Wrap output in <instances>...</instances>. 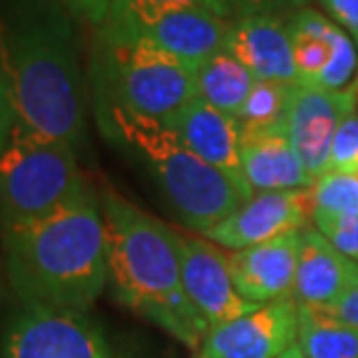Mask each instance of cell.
<instances>
[{"label": "cell", "instance_id": "6da1fadb", "mask_svg": "<svg viewBox=\"0 0 358 358\" xmlns=\"http://www.w3.org/2000/svg\"><path fill=\"white\" fill-rule=\"evenodd\" d=\"M72 21L51 0H0V67L17 123L79 153L88 141V90Z\"/></svg>", "mask_w": 358, "mask_h": 358}, {"label": "cell", "instance_id": "7a4b0ae2", "mask_svg": "<svg viewBox=\"0 0 358 358\" xmlns=\"http://www.w3.org/2000/svg\"><path fill=\"white\" fill-rule=\"evenodd\" d=\"M0 248L19 306L90 312L109 287L102 194L90 182L49 215L0 229Z\"/></svg>", "mask_w": 358, "mask_h": 358}, {"label": "cell", "instance_id": "3957f363", "mask_svg": "<svg viewBox=\"0 0 358 358\" xmlns=\"http://www.w3.org/2000/svg\"><path fill=\"white\" fill-rule=\"evenodd\" d=\"M100 194L111 299L196 354L210 329L182 289L178 229L116 189H102Z\"/></svg>", "mask_w": 358, "mask_h": 358}, {"label": "cell", "instance_id": "277c9868", "mask_svg": "<svg viewBox=\"0 0 358 358\" xmlns=\"http://www.w3.org/2000/svg\"><path fill=\"white\" fill-rule=\"evenodd\" d=\"M93 111L106 141L143 166L187 231L213 229L252 196L227 173L194 155L159 120L116 106H93Z\"/></svg>", "mask_w": 358, "mask_h": 358}, {"label": "cell", "instance_id": "5b68a950", "mask_svg": "<svg viewBox=\"0 0 358 358\" xmlns=\"http://www.w3.org/2000/svg\"><path fill=\"white\" fill-rule=\"evenodd\" d=\"M88 81L93 106H116L159 123L196 97L192 65L106 26L95 30Z\"/></svg>", "mask_w": 358, "mask_h": 358}, {"label": "cell", "instance_id": "8992f818", "mask_svg": "<svg viewBox=\"0 0 358 358\" xmlns=\"http://www.w3.org/2000/svg\"><path fill=\"white\" fill-rule=\"evenodd\" d=\"M86 185L70 143L17 123L0 153V229L49 215Z\"/></svg>", "mask_w": 358, "mask_h": 358}, {"label": "cell", "instance_id": "52a82bcc", "mask_svg": "<svg viewBox=\"0 0 358 358\" xmlns=\"http://www.w3.org/2000/svg\"><path fill=\"white\" fill-rule=\"evenodd\" d=\"M0 358H129L90 312L17 306L0 331Z\"/></svg>", "mask_w": 358, "mask_h": 358}, {"label": "cell", "instance_id": "ba28073f", "mask_svg": "<svg viewBox=\"0 0 358 358\" xmlns=\"http://www.w3.org/2000/svg\"><path fill=\"white\" fill-rule=\"evenodd\" d=\"M294 44L296 86L340 90L356 79L358 49L354 40L322 10L301 7L287 17Z\"/></svg>", "mask_w": 358, "mask_h": 358}, {"label": "cell", "instance_id": "9c48e42d", "mask_svg": "<svg viewBox=\"0 0 358 358\" xmlns=\"http://www.w3.org/2000/svg\"><path fill=\"white\" fill-rule=\"evenodd\" d=\"M299 342V303L280 299L229 322L213 326L199 358H280Z\"/></svg>", "mask_w": 358, "mask_h": 358}, {"label": "cell", "instance_id": "30bf717a", "mask_svg": "<svg viewBox=\"0 0 358 358\" xmlns=\"http://www.w3.org/2000/svg\"><path fill=\"white\" fill-rule=\"evenodd\" d=\"M358 106V77L340 90L294 86L289 106L287 132L296 155L312 180L329 169L333 139L340 125L356 113Z\"/></svg>", "mask_w": 358, "mask_h": 358}, {"label": "cell", "instance_id": "8fae6325", "mask_svg": "<svg viewBox=\"0 0 358 358\" xmlns=\"http://www.w3.org/2000/svg\"><path fill=\"white\" fill-rule=\"evenodd\" d=\"M182 289L208 329L257 310L234 285L229 255L199 234L178 229Z\"/></svg>", "mask_w": 358, "mask_h": 358}, {"label": "cell", "instance_id": "7c38bea8", "mask_svg": "<svg viewBox=\"0 0 358 358\" xmlns=\"http://www.w3.org/2000/svg\"><path fill=\"white\" fill-rule=\"evenodd\" d=\"M310 187L287 192H255L238 210L199 236L227 252H236L303 229L310 224Z\"/></svg>", "mask_w": 358, "mask_h": 358}, {"label": "cell", "instance_id": "4fadbf2b", "mask_svg": "<svg viewBox=\"0 0 358 358\" xmlns=\"http://www.w3.org/2000/svg\"><path fill=\"white\" fill-rule=\"evenodd\" d=\"M229 24V19L220 17L210 10H203V7H178V10H169L139 26L106 28L153 44L169 56L196 67L206 58L227 51Z\"/></svg>", "mask_w": 358, "mask_h": 358}, {"label": "cell", "instance_id": "5bb4252c", "mask_svg": "<svg viewBox=\"0 0 358 358\" xmlns=\"http://www.w3.org/2000/svg\"><path fill=\"white\" fill-rule=\"evenodd\" d=\"M303 229L289 231L252 248L227 252L234 285L250 306L259 308L266 303L289 299L294 294Z\"/></svg>", "mask_w": 358, "mask_h": 358}, {"label": "cell", "instance_id": "9a60e30c", "mask_svg": "<svg viewBox=\"0 0 358 358\" xmlns=\"http://www.w3.org/2000/svg\"><path fill=\"white\" fill-rule=\"evenodd\" d=\"M162 125L178 136L185 146L199 155L203 162L227 173L236 185L255 194L241 171V123L227 116L215 106L206 104L199 97L180 106L176 113L162 120Z\"/></svg>", "mask_w": 358, "mask_h": 358}, {"label": "cell", "instance_id": "2e32d148", "mask_svg": "<svg viewBox=\"0 0 358 358\" xmlns=\"http://www.w3.org/2000/svg\"><path fill=\"white\" fill-rule=\"evenodd\" d=\"M227 51L234 53L257 81H278L296 86L294 44L282 14H250L231 19Z\"/></svg>", "mask_w": 358, "mask_h": 358}, {"label": "cell", "instance_id": "e0dca14e", "mask_svg": "<svg viewBox=\"0 0 358 358\" xmlns=\"http://www.w3.org/2000/svg\"><path fill=\"white\" fill-rule=\"evenodd\" d=\"M241 171L252 192L308 189L315 182L296 155L287 127L241 125Z\"/></svg>", "mask_w": 358, "mask_h": 358}, {"label": "cell", "instance_id": "ac0fdd59", "mask_svg": "<svg viewBox=\"0 0 358 358\" xmlns=\"http://www.w3.org/2000/svg\"><path fill=\"white\" fill-rule=\"evenodd\" d=\"M358 278V266L338 252L315 227L303 229L299 271H296L292 299L299 306L322 310L338 299Z\"/></svg>", "mask_w": 358, "mask_h": 358}, {"label": "cell", "instance_id": "d6986e66", "mask_svg": "<svg viewBox=\"0 0 358 358\" xmlns=\"http://www.w3.org/2000/svg\"><path fill=\"white\" fill-rule=\"evenodd\" d=\"M196 97L227 116L238 118L257 86V77L229 51H220L194 67Z\"/></svg>", "mask_w": 358, "mask_h": 358}, {"label": "cell", "instance_id": "ffe728a7", "mask_svg": "<svg viewBox=\"0 0 358 358\" xmlns=\"http://www.w3.org/2000/svg\"><path fill=\"white\" fill-rule=\"evenodd\" d=\"M306 358H358V331L324 310L299 306V342Z\"/></svg>", "mask_w": 358, "mask_h": 358}, {"label": "cell", "instance_id": "44dd1931", "mask_svg": "<svg viewBox=\"0 0 358 358\" xmlns=\"http://www.w3.org/2000/svg\"><path fill=\"white\" fill-rule=\"evenodd\" d=\"M294 86L278 81H257L238 113L243 127H287Z\"/></svg>", "mask_w": 358, "mask_h": 358}, {"label": "cell", "instance_id": "7402d4cb", "mask_svg": "<svg viewBox=\"0 0 358 358\" xmlns=\"http://www.w3.org/2000/svg\"><path fill=\"white\" fill-rule=\"evenodd\" d=\"M312 217L358 213V173L326 171L310 187Z\"/></svg>", "mask_w": 358, "mask_h": 358}, {"label": "cell", "instance_id": "603a6c76", "mask_svg": "<svg viewBox=\"0 0 358 358\" xmlns=\"http://www.w3.org/2000/svg\"><path fill=\"white\" fill-rule=\"evenodd\" d=\"M178 7H203V10H210L220 14V17L229 19L215 0H111L109 19H106L104 26H113V28L139 26L169 10H178Z\"/></svg>", "mask_w": 358, "mask_h": 358}, {"label": "cell", "instance_id": "cb8c5ba5", "mask_svg": "<svg viewBox=\"0 0 358 358\" xmlns=\"http://www.w3.org/2000/svg\"><path fill=\"white\" fill-rule=\"evenodd\" d=\"M310 224L347 259L358 264V213L342 215H315Z\"/></svg>", "mask_w": 358, "mask_h": 358}, {"label": "cell", "instance_id": "d4e9b609", "mask_svg": "<svg viewBox=\"0 0 358 358\" xmlns=\"http://www.w3.org/2000/svg\"><path fill=\"white\" fill-rule=\"evenodd\" d=\"M326 171L358 173V113H352L340 125L333 139L329 169Z\"/></svg>", "mask_w": 358, "mask_h": 358}, {"label": "cell", "instance_id": "484cf974", "mask_svg": "<svg viewBox=\"0 0 358 358\" xmlns=\"http://www.w3.org/2000/svg\"><path fill=\"white\" fill-rule=\"evenodd\" d=\"M51 3L63 7L74 21H83L95 30L106 24L111 7V0H51Z\"/></svg>", "mask_w": 358, "mask_h": 358}, {"label": "cell", "instance_id": "4316f807", "mask_svg": "<svg viewBox=\"0 0 358 358\" xmlns=\"http://www.w3.org/2000/svg\"><path fill=\"white\" fill-rule=\"evenodd\" d=\"M229 19L250 17V14H285L292 10L289 0H215Z\"/></svg>", "mask_w": 358, "mask_h": 358}, {"label": "cell", "instance_id": "83f0119b", "mask_svg": "<svg viewBox=\"0 0 358 358\" xmlns=\"http://www.w3.org/2000/svg\"><path fill=\"white\" fill-rule=\"evenodd\" d=\"M324 14L352 37L358 49V0H317Z\"/></svg>", "mask_w": 358, "mask_h": 358}, {"label": "cell", "instance_id": "f1b7e54d", "mask_svg": "<svg viewBox=\"0 0 358 358\" xmlns=\"http://www.w3.org/2000/svg\"><path fill=\"white\" fill-rule=\"evenodd\" d=\"M322 310L326 315H331L333 319H338V322L358 331V278L331 303V306H326Z\"/></svg>", "mask_w": 358, "mask_h": 358}, {"label": "cell", "instance_id": "f546056e", "mask_svg": "<svg viewBox=\"0 0 358 358\" xmlns=\"http://www.w3.org/2000/svg\"><path fill=\"white\" fill-rule=\"evenodd\" d=\"M14 127H17V113H14L10 90H7L3 67H0V153L5 150L7 141H10V136L14 132Z\"/></svg>", "mask_w": 358, "mask_h": 358}, {"label": "cell", "instance_id": "4dcf8cb0", "mask_svg": "<svg viewBox=\"0 0 358 358\" xmlns=\"http://www.w3.org/2000/svg\"><path fill=\"white\" fill-rule=\"evenodd\" d=\"M10 292L7 289V282H5V271H3V262H0V303H3V299H5V294Z\"/></svg>", "mask_w": 358, "mask_h": 358}, {"label": "cell", "instance_id": "1f68e13d", "mask_svg": "<svg viewBox=\"0 0 358 358\" xmlns=\"http://www.w3.org/2000/svg\"><path fill=\"white\" fill-rule=\"evenodd\" d=\"M280 358H306V356H303V352H301L299 347H292V349H289L287 354H282Z\"/></svg>", "mask_w": 358, "mask_h": 358}, {"label": "cell", "instance_id": "d6a6232c", "mask_svg": "<svg viewBox=\"0 0 358 358\" xmlns=\"http://www.w3.org/2000/svg\"><path fill=\"white\" fill-rule=\"evenodd\" d=\"M289 3H292V12H294V10H301V7H308L310 0H289Z\"/></svg>", "mask_w": 358, "mask_h": 358}, {"label": "cell", "instance_id": "836d02e7", "mask_svg": "<svg viewBox=\"0 0 358 358\" xmlns=\"http://www.w3.org/2000/svg\"><path fill=\"white\" fill-rule=\"evenodd\" d=\"M189 358H199V356H196V354H192V356H189Z\"/></svg>", "mask_w": 358, "mask_h": 358}, {"label": "cell", "instance_id": "e575fe53", "mask_svg": "<svg viewBox=\"0 0 358 358\" xmlns=\"http://www.w3.org/2000/svg\"><path fill=\"white\" fill-rule=\"evenodd\" d=\"M356 266H358V264H356Z\"/></svg>", "mask_w": 358, "mask_h": 358}]
</instances>
